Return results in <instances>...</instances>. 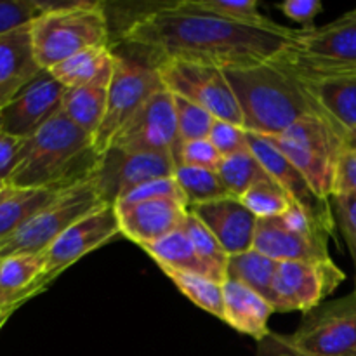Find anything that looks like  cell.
<instances>
[{"instance_id":"7a4b0ae2","label":"cell","mask_w":356,"mask_h":356,"mask_svg":"<svg viewBox=\"0 0 356 356\" xmlns=\"http://www.w3.org/2000/svg\"><path fill=\"white\" fill-rule=\"evenodd\" d=\"M242 111V127L277 138L306 115L316 113L302 80L277 61L222 70Z\"/></svg>"},{"instance_id":"30bf717a","label":"cell","mask_w":356,"mask_h":356,"mask_svg":"<svg viewBox=\"0 0 356 356\" xmlns=\"http://www.w3.org/2000/svg\"><path fill=\"white\" fill-rule=\"evenodd\" d=\"M287 339L299 356H356V296L309 312Z\"/></svg>"},{"instance_id":"cb8c5ba5","label":"cell","mask_w":356,"mask_h":356,"mask_svg":"<svg viewBox=\"0 0 356 356\" xmlns=\"http://www.w3.org/2000/svg\"><path fill=\"white\" fill-rule=\"evenodd\" d=\"M160 268H167V270H176V271H188V273H197L204 275V277L212 278V280L225 282L219 277L218 271L205 263L202 259L200 254L190 242L186 233L183 228L176 229V232L169 233L163 238L156 240L153 243H146L141 247Z\"/></svg>"},{"instance_id":"b9f144b4","label":"cell","mask_w":356,"mask_h":356,"mask_svg":"<svg viewBox=\"0 0 356 356\" xmlns=\"http://www.w3.org/2000/svg\"><path fill=\"white\" fill-rule=\"evenodd\" d=\"M334 195H351L356 197V153L344 149L334 183Z\"/></svg>"},{"instance_id":"8d00e7d4","label":"cell","mask_w":356,"mask_h":356,"mask_svg":"<svg viewBox=\"0 0 356 356\" xmlns=\"http://www.w3.org/2000/svg\"><path fill=\"white\" fill-rule=\"evenodd\" d=\"M209 139L216 146V149L221 153L222 159L249 148L245 129L236 124H232V122L218 120V118L214 120Z\"/></svg>"},{"instance_id":"ee69618b","label":"cell","mask_w":356,"mask_h":356,"mask_svg":"<svg viewBox=\"0 0 356 356\" xmlns=\"http://www.w3.org/2000/svg\"><path fill=\"white\" fill-rule=\"evenodd\" d=\"M343 143H344V149H350V152L356 153V127L353 131L346 132V136L343 138Z\"/></svg>"},{"instance_id":"9a60e30c","label":"cell","mask_w":356,"mask_h":356,"mask_svg":"<svg viewBox=\"0 0 356 356\" xmlns=\"http://www.w3.org/2000/svg\"><path fill=\"white\" fill-rule=\"evenodd\" d=\"M247 143H249V149L256 155L271 179L280 184L282 190L302 212H306L316 222L322 232H325L329 236L332 235L336 229V218H334L330 200H325L315 193L301 170L275 146L271 139L247 132Z\"/></svg>"},{"instance_id":"d4e9b609","label":"cell","mask_w":356,"mask_h":356,"mask_svg":"<svg viewBox=\"0 0 356 356\" xmlns=\"http://www.w3.org/2000/svg\"><path fill=\"white\" fill-rule=\"evenodd\" d=\"M66 188L14 190L7 188L0 198V243L19 232L35 214L47 207Z\"/></svg>"},{"instance_id":"8992f818","label":"cell","mask_w":356,"mask_h":356,"mask_svg":"<svg viewBox=\"0 0 356 356\" xmlns=\"http://www.w3.org/2000/svg\"><path fill=\"white\" fill-rule=\"evenodd\" d=\"M298 167L318 197L330 200L334 195L337 165L344 152L343 134L322 115L299 118L277 138H268Z\"/></svg>"},{"instance_id":"ac0fdd59","label":"cell","mask_w":356,"mask_h":356,"mask_svg":"<svg viewBox=\"0 0 356 356\" xmlns=\"http://www.w3.org/2000/svg\"><path fill=\"white\" fill-rule=\"evenodd\" d=\"M188 211L211 229L229 256L247 252L254 247L257 218L240 202V198H219L191 205Z\"/></svg>"},{"instance_id":"f1b7e54d","label":"cell","mask_w":356,"mask_h":356,"mask_svg":"<svg viewBox=\"0 0 356 356\" xmlns=\"http://www.w3.org/2000/svg\"><path fill=\"white\" fill-rule=\"evenodd\" d=\"M216 172L229 195L236 198L242 197L256 183L271 177L249 148L235 155L225 156Z\"/></svg>"},{"instance_id":"bcb514c9","label":"cell","mask_w":356,"mask_h":356,"mask_svg":"<svg viewBox=\"0 0 356 356\" xmlns=\"http://www.w3.org/2000/svg\"><path fill=\"white\" fill-rule=\"evenodd\" d=\"M7 318H9V316H6V315H0V327H2L3 323L7 322Z\"/></svg>"},{"instance_id":"d6986e66","label":"cell","mask_w":356,"mask_h":356,"mask_svg":"<svg viewBox=\"0 0 356 356\" xmlns=\"http://www.w3.org/2000/svg\"><path fill=\"white\" fill-rule=\"evenodd\" d=\"M113 207L120 225V235L139 247L179 229L188 214L186 205L172 200H146Z\"/></svg>"},{"instance_id":"1f68e13d","label":"cell","mask_w":356,"mask_h":356,"mask_svg":"<svg viewBox=\"0 0 356 356\" xmlns=\"http://www.w3.org/2000/svg\"><path fill=\"white\" fill-rule=\"evenodd\" d=\"M240 202L256 216L257 219H266V218H280L285 212L296 205L292 198L282 190L280 184L277 181L264 179L259 183L254 184L252 188L245 191L240 197Z\"/></svg>"},{"instance_id":"52a82bcc","label":"cell","mask_w":356,"mask_h":356,"mask_svg":"<svg viewBox=\"0 0 356 356\" xmlns=\"http://www.w3.org/2000/svg\"><path fill=\"white\" fill-rule=\"evenodd\" d=\"M104 205L92 181L86 179L63 190L9 240L0 243V259L17 254H42L70 226Z\"/></svg>"},{"instance_id":"4dcf8cb0","label":"cell","mask_w":356,"mask_h":356,"mask_svg":"<svg viewBox=\"0 0 356 356\" xmlns=\"http://www.w3.org/2000/svg\"><path fill=\"white\" fill-rule=\"evenodd\" d=\"M172 3L177 9L211 14V16L222 17V19L238 21V23H271L268 17L261 14L257 0H177V2Z\"/></svg>"},{"instance_id":"7dc6e473","label":"cell","mask_w":356,"mask_h":356,"mask_svg":"<svg viewBox=\"0 0 356 356\" xmlns=\"http://www.w3.org/2000/svg\"><path fill=\"white\" fill-rule=\"evenodd\" d=\"M3 193H6V191H2V193H0V198H2V195H3Z\"/></svg>"},{"instance_id":"ffe728a7","label":"cell","mask_w":356,"mask_h":356,"mask_svg":"<svg viewBox=\"0 0 356 356\" xmlns=\"http://www.w3.org/2000/svg\"><path fill=\"white\" fill-rule=\"evenodd\" d=\"M31 47L30 24L0 37V110L7 106L38 73Z\"/></svg>"},{"instance_id":"f35d334b","label":"cell","mask_w":356,"mask_h":356,"mask_svg":"<svg viewBox=\"0 0 356 356\" xmlns=\"http://www.w3.org/2000/svg\"><path fill=\"white\" fill-rule=\"evenodd\" d=\"M221 153L216 149L211 139H195L186 141L181 146V165L200 167V169L218 170L221 163Z\"/></svg>"},{"instance_id":"836d02e7","label":"cell","mask_w":356,"mask_h":356,"mask_svg":"<svg viewBox=\"0 0 356 356\" xmlns=\"http://www.w3.org/2000/svg\"><path fill=\"white\" fill-rule=\"evenodd\" d=\"M174 111H176L177 131L181 141H195V139H207L212 131L216 118L198 104L172 94Z\"/></svg>"},{"instance_id":"484cf974","label":"cell","mask_w":356,"mask_h":356,"mask_svg":"<svg viewBox=\"0 0 356 356\" xmlns=\"http://www.w3.org/2000/svg\"><path fill=\"white\" fill-rule=\"evenodd\" d=\"M108 87L103 86H82L66 89L63 96L61 111L76 125L92 136L99 129L106 113Z\"/></svg>"},{"instance_id":"e0dca14e","label":"cell","mask_w":356,"mask_h":356,"mask_svg":"<svg viewBox=\"0 0 356 356\" xmlns=\"http://www.w3.org/2000/svg\"><path fill=\"white\" fill-rule=\"evenodd\" d=\"M252 249L277 263H323L332 259L329 254V236L322 233L294 232L287 228L280 218L257 219Z\"/></svg>"},{"instance_id":"7402d4cb","label":"cell","mask_w":356,"mask_h":356,"mask_svg":"<svg viewBox=\"0 0 356 356\" xmlns=\"http://www.w3.org/2000/svg\"><path fill=\"white\" fill-rule=\"evenodd\" d=\"M225 294V320L236 332L254 337L257 343L270 336L268 322L275 308L268 299L243 284L226 278L222 282Z\"/></svg>"},{"instance_id":"3957f363","label":"cell","mask_w":356,"mask_h":356,"mask_svg":"<svg viewBox=\"0 0 356 356\" xmlns=\"http://www.w3.org/2000/svg\"><path fill=\"white\" fill-rule=\"evenodd\" d=\"M96 160L92 136L59 111L26 139L7 184L14 190L70 188L89 179Z\"/></svg>"},{"instance_id":"4316f807","label":"cell","mask_w":356,"mask_h":356,"mask_svg":"<svg viewBox=\"0 0 356 356\" xmlns=\"http://www.w3.org/2000/svg\"><path fill=\"white\" fill-rule=\"evenodd\" d=\"M278 263L263 256L257 250L229 256L226 266V278L243 284L271 302L273 299V280L277 275ZM273 306V305H271Z\"/></svg>"},{"instance_id":"7c38bea8","label":"cell","mask_w":356,"mask_h":356,"mask_svg":"<svg viewBox=\"0 0 356 356\" xmlns=\"http://www.w3.org/2000/svg\"><path fill=\"white\" fill-rule=\"evenodd\" d=\"M181 146L183 141L177 131L172 94L162 87L122 127V131L111 141L110 148L167 153L174 159L176 167H179Z\"/></svg>"},{"instance_id":"83f0119b","label":"cell","mask_w":356,"mask_h":356,"mask_svg":"<svg viewBox=\"0 0 356 356\" xmlns=\"http://www.w3.org/2000/svg\"><path fill=\"white\" fill-rule=\"evenodd\" d=\"M162 271L193 305L225 320V294H222L221 282L188 271L167 270V268H163Z\"/></svg>"},{"instance_id":"f907efd6","label":"cell","mask_w":356,"mask_h":356,"mask_svg":"<svg viewBox=\"0 0 356 356\" xmlns=\"http://www.w3.org/2000/svg\"><path fill=\"white\" fill-rule=\"evenodd\" d=\"M353 13H355V14H356V9H355V10H353Z\"/></svg>"},{"instance_id":"8fae6325","label":"cell","mask_w":356,"mask_h":356,"mask_svg":"<svg viewBox=\"0 0 356 356\" xmlns=\"http://www.w3.org/2000/svg\"><path fill=\"white\" fill-rule=\"evenodd\" d=\"M176 162L167 153L108 148L96 160L89 179L104 204L115 205L125 193L146 181L174 176Z\"/></svg>"},{"instance_id":"4fadbf2b","label":"cell","mask_w":356,"mask_h":356,"mask_svg":"<svg viewBox=\"0 0 356 356\" xmlns=\"http://www.w3.org/2000/svg\"><path fill=\"white\" fill-rule=\"evenodd\" d=\"M344 278V271L332 259L323 263H278L271 305L278 313L302 312L308 315L343 284Z\"/></svg>"},{"instance_id":"2e32d148","label":"cell","mask_w":356,"mask_h":356,"mask_svg":"<svg viewBox=\"0 0 356 356\" xmlns=\"http://www.w3.org/2000/svg\"><path fill=\"white\" fill-rule=\"evenodd\" d=\"M66 87L47 70H42L3 110H0V131L28 139L61 111Z\"/></svg>"},{"instance_id":"f546056e","label":"cell","mask_w":356,"mask_h":356,"mask_svg":"<svg viewBox=\"0 0 356 356\" xmlns=\"http://www.w3.org/2000/svg\"><path fill=\"white\" fill-rule=\"evenodd\" d=\"M174 179L177 181L188 200V209L191 205L205 204V202L219 200L232 197L216 170L200 169V167L179 165L174 170Z\"/></svg>"},{"instance_id":"60d3db41","label":"cell","mask_w":356,"mask_h":356,"mask_svg":"<svg viewBox=\"0 0 356 356\" xmlns=\"http://www.w3.org/2000/svg\"><path fill=\"white\" fill-rule=\"evenodd\" d=\"M26 139L16 138L0 131V179L9 181L17 167Z\"/></svg>"},{"instance_id":"f6af8a7d","label":"cell","mask_w":356,"mask_h":356,"mask_svg":"<svg viewBox=\"0 0 356 356\" xmlns=\"http://www.w3.org/2000/svg\"><path fill=\"white\" fill-rule=\"evenodd\" d=\"M7 188H9V184H7L6 181H2V179H0V193H2V191H6Z\"/></svg>"},{"instance_id":"277c9868","label":"cell","mask_w":356,"mask_h":356,"mask_svg":"<svg viewBox=\"0 0 356 356\" xmlns=\"http://www.w3.org/2000/svg\"><path fill=\"white\" fill-rule=\"evenodd\" d=\"M37 2L40 16L30 24V35L42 70L49 72L86 49L110 47V24L103 2Z\"/></svg>"},{"instance_id":"ab89813d","label":"cell","mask_w":356,"mask_h":356,"mask_svg":"<svg viewBox=\"0 0 356 356\" xmlns=\"http://www.w3.org/2000/svg\"><path fill=\"white\" fill-rule=\"evenodd\" d=\"M278 9L292 19L294 23H299L302 30H312L315 28V19L323 10V6L320 0H285L278 3Z\"/></svg>"},{"instance_id":"74e56055","label":"cell","mask_w":356,"mask_h":356,"mask_svg":"<svg viewBox=\"0 0 356 356\" xmlns=\"http://www.w3.org/2000/svg\"><path fill=\"white\" fill-rule=\"evenodd\" d=\"M330 204H332L336 226H339L356 266V197H351V195H332Z\"/></svg>"},{"instance_id":"c3c4849f","label":"cell","mask_w":356,"mask_h":356,"mask_svg":"<svg viewBox=\"0 0 356 356\" xmlns=\"http://www.w3.org/2000/svg\"><path fill=\"white\" fill-rule=\"evenodd\" d=\"M0 264H2V259H0Z\"/></svg>"},{"instance_id":"ba28073f","label":"cell","mask_w":356,"mask_h":356,"mask_svg":"<svg viewBox=\"0 0 356 356\" xmlns=\"http://www.w3.org/2000/svg\"><path fill=\"white\" fill-rule=\"evenodd\" d=\"M155 66L163 87L170 94L198 104L218 120L242 127L243 118L238 101L221 68L183 59H162Z\"/></svg>"},{"instance_id":"e575fe53","label":"cell","mask_w":356,"mask_h":356,"mask_svg":"<svg viewBox=\"0 0 356 356\" xmlns=\"http://www.w3.org/2000/svg\"><path fill=\"white\" fill-rule=\"evenodd\" d=\"M146 200H172L188 207L186 197H184L183 190L179 188L177 181L174 179V176L146 181V183L139 184L134 190L125 193L120 200L115 202V205H132Z\"/></svg>"},{"instance_id":"681fc988","label":"cell","mask_w":356,"mask_h":356,"mask_svg":"<svg viewBox=\"0 0 356 356\" xmlns=\"http://www.w3.org/2000/svg\"><path fill=\"white\" fill-rule=\"evenodd\" d=\"M355 296H356V289H355Z\"/></svg>"},{"instance_id":"44dd1931","label":"cell","mask_w":356,"mask_h":356,"mask_svg":"<svg viewBox=\"0 0 356 356\" xmlns=\"http://www.w3.org/2000/svg\"><path fill=\"white\" fill-rule=\"evenodd\" d=\"M306 92L315 106L334 129L346 136L356 127V73L302 80Z\"/></svg>"},{"instance_id":"603a6c76","label":"cell","mask_w":356,"mask_h":356,"mask_svg":"<svg viewBox=\"0 0 356 356\" xmlns=\"http://www.w3.org/2000/svg\"><path fill=\"white\" fill-rule=\"evenodd\" d=\"M115 65L117 54L110 47H92L65 59L49 73L66 89L82 86L110 87Z\"/></svg>"},{"instance_id":"5bb4252c","label":"cell","mask_w":356,"mask_h":356,"mask_svg":"<svg viewBox=\"0 0 356 356\" xmlns=\"http://www.w3.org/2000/svg\"><path fill=\"white\" fill-rule=\"evenodd\" d=\"M117 235H120V225L113 205H101L99 209L76 221L42 252L44 273L38 280L37 291H44L61 271Z\"/></svg>"},{"instance_id":"d590c367","label":"cell","mask_w":356,"mask_h":356,"mask_svg":"<svg viewBox=\"0 0 356 356\" xmlns=\"http://www.w3.org/2000/svg\"><path fill=\"white\" fill-rule=\"evenodd\" d=\"M40 16L37 0H0V37L28 26Z\"/></svg>"},{"instance_id":"7bdbcfd3","label":"cell","mask_w":356,"mask_h":356,"mask_svg":"<svg viewBox=\"0 0 356 356\" xmlns=\"http://www.w3.org/2000/svg\"><path fill=\"white\" fill-rule=\"evenodd\" d=\"M256 356H299L291 346L287 337L270 334L259 343V351Z\"/></svg>"},{"instance_id":"5b68a950","label":"cell","mask_w":356,"mask_h":356,"mask_svg":"<svg viewBox=\"0 0 356 356\" xmlns=\"http://www.w3.org/2000/svg\"><path fill=\"white\" fill-rule=\"evenodd\" d=\"M301 80L356 73V14L312 30H296L294 38L273 59Z\"/></svg>"},{"instance_id":"d6a6232c","label":"cell","mask_w":356,"mask_h":356,"mask_svg":"<svg viewBox=\"0 0 356 356\" xmlns=\"http://www.w3.org/2000/svg\"><path fill=\"white\" fill-rule=\"evenodd\" d=\"M181 228L186 233V236L190 238V242L193 243V247L197 249V252L200 254L202 259L207 264H211V266L218 271L219 277H221L222 280H226V266H228L229 254L222 249V245L218 242V238L212 235L211 229H209L200 219L195 218L190 211H188Z\"/></svg>"},{"instance_id":"6da1fadb","label":"cell","mask_w":356,"mask_h":356,"mask_svg":"<svg viewBox=\"0 0 356 356\" xmlns=\"http://www.w3.org/2000/svg\"><path fill=\"white\" fill-rule=\"evenodd\" d=\"M296 30L277 23L249 24L193 13L167 2L141 14L122 33L125 44L162 59H183L229 70L271 61L294 38Z\"/></svg>"},{"instance_id":"9c48e42d","label":"cell","mask_w":356,"mask_h":356,"mask_svg":"<svg viewBox=\"0 0 356 356\" xmlns=\"http://www.w3.org/2000/svg\"><path fill=\"white\" fill-rule=\"evenodd\" d=\"M162 87L163 83L155 63L146 65L117 54L113 79L108 87L106 113L92 138L97 156L110 148L122 127Z\"/></svg>"}]
</instances>
